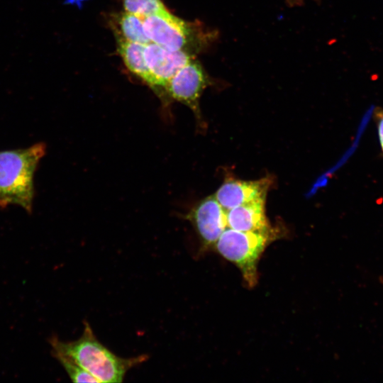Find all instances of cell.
Segmentation results:
<instances>
[{"label":"cell","mask_w":383,"mask_h":383,"mask_svg":"<svg viewBox=\"0 0 383 383\" xmlns=\"http://www.w3.org/2000/svg\"><path fill=\"white\" fill-rule=\"evenodd\" d=\"M116 41L118 52L126 67L152 87V79L144 56L145 45L124 40Z\"/></svg>","instance_id":"11"},{"label":"cell","mask_w":383,"mask_h":383,"mask_svg":"<svg viewBox=\"0 0 383 383\" xmlns=\"http://www.w3.org/2000/svg\"><path fill=\"white\" fill-rule=\"evenodd\" d=\"M49 343L52 352L70 357L99 383L121 382L130 369L148 359L145 355L131 358L117 356L97 340L87 321L84 322L83 333L79 339L65 342L52 336Z\"/></svg>","instance_id":"1"},{"label":"cell","mask_w":383,"mask_h":383,"mask_svg":"<svg viewBox=\"0 0 383 383\" xmlns=\"http://www.w3.org/2000/svg\"><path fill=\"white\" fill-rule=\"evenodd\" d=\"M282 235L279 228L273 227L265 231H241L227 227L213 248L236 265L246 284L253 287L258 280L257 266L262 253Z\"/></svg>","instance_id":"4"},{"label":"cell","mask_w":383,"mask_h":383,"mask_svg":"<svg viewBox=\"0 0 383 383\" xmlns=\"http://www.w3.org/2000/svg\"><path fill=\"white\" fill-rule=\"evenodd\" d=\"M266 199H261L226 211L227 227L241 231H265L271 226L266 216Z\"/></svg>","instance_id":"9"},{"label":"cell","mask_w":383,"mask_h":383,"mask_svg":"<svg viewBox=\"0 0 383 383\" xmlns=\"http://www.w3.org/2000/svg\"><path fill=\"white\" fill-rule=\"evenodd\" d=\"M109 25L116 40H124L146 45L150 40L145 34L143 18L127 11L113 13L109 17Z\"/></svg>","instance_id":"10"},{"label":"cell","mask_w":383,"mask_h":383,"mask_svg":"<svg viewBox=\"0 0 383 383\" xmlns=\"http://www.w3.org/2000/svg\"><path fill=\"white\" fill-rule=\"evenodd\" d=\"M45 145L37 143L23 149L0 151V206L15 204L31 212L34 174L45 155Z\"/></svg>","instance_id":"2"},{"label":"cell","mask_w":383,"mask_h":383,"mask_svg":"<svg viewBox=\"0 0 383 383\" xmlns=\"http://www.w3.org/2000/svg\"><path fill=\"white\" fill-rule=\"evenodd\" d=\"M318 1V0H315ZM305 0H286V4L289 7H294L301 6L304 3Z\"/></svg>","instance_id":"15"},{"label":"cell","mask_w":383,"mask_h":383,"mask_svg":"<svg viewBox=\"0 0 383 383\" xmlns=\"http://www.w3.org/2000/svg\"><path fill=\"white\" fill-rule=\"evenodd\" d=\"M146 35L150 40L172 51L195 55L209 46L218 37L200 21H185L168 10L143 18Z\"/></svg>","instance_id":"3"},{"label":"cell","mask_w":383,"mask_h":383,"mask_svg":"<svg viewBox=\"0 0 383 383\" xmlns=\"http://www.w3.org/2000/svg\"><path fill=\"white\" fill-rule=\"evenodd\" d=\"M213 83L200 62L193 59L170 79L165 93L171 99L187 106L200 125L203 124L200 98L204 91Z\"/></svg>","instance_id":"5"},{"label":"cell","mask_w":383,"mask_h":383,"mask_svg":"<svg viewBox=\"0 0 383 383\" xmlns=\"http://www.w3.org/2000/svg\"><path fill=\"white\" fill-rule=\"evenodd\" d=\"M187 218L196 230L204 250L213 248L227 228L226 211L214 196L200 201Z\"/></svg>","instance_id":"6"},{"label":"cell","mask_w":383,"mask_h":383,"mask_svg":"<svg viewBox=\"0 0 383 383\" xmlns=\"http://www.w3.org/2000/svg\"><path fill=\"white\" fill-rule=\"evenodd\" d=\"M144 56L152 79V88L162 94L170 79L194 56L172 51L152 42L145 45Z\"/></svg>","instance_id":"7"},{"label":"cell","mask_w":383,"mask_h":383,"mask_svg":"<svg viewBox=\"0 0 383 383\" xmlns=\"http://www.w3.org/2000/svg\"><path fill=\"white\" fill-rule=\"evenodd\" d=\"M52 354L64 367L72 382L99 383L95 377L82 368L70 357L56 352H52Z\"/></svg>","instance_id":"13"},{"label":"cell","mask_w":383,"mask_h":383,"mask_svg":"<svg viewBox=\"0 0 383 383\" xmlns=\"http://www.w3.org/2000/svg\"><path fill=\"white\" fill-rule=\"evenodd\" d=\"M272 184L270 177L245 181L227 178L217 189L214 196L226 210L261 199H266Z\"/></svg>","instance_id":"8"},{"label":"cell","mask_w":383,"mask_h":383,"mask_svg":"<svg viewBox=\"0 0 383 383\" xmlns=\"http://www.w3.org/2000/svg\"><path fill=\"white\" fill-rule=\"evenodd\" d=\"M125 11L140 18L168 10L160 0H121Z\"/></svg>","instance_id":"12"},{"label":"cell","mask_w":383,"mask_h":383,"mask_svg":"<svg viewBox=\"0 0 383 383\" xmlns=\"http://www.w3.org/2000/svg\"><path fill=\"white\" fill-rule=\"evenodd\" d=\"M376 116L378 118V133L381 147L383 150V111H376Z\"/></svg>","instance_id":"14"}]
</instances>
